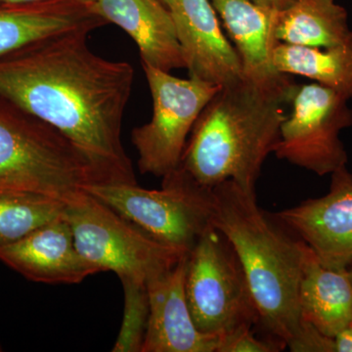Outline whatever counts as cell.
<instances>
[{
  "instance_id": "cell-16",
  "label": "cell",
  "mask_w": 352,
  "mask_h": 352,
  "mask_svg": "<svg viewBox=\"0 0 352 352\" xmlns=\"http://www.w3.org/2000/svg\"><path fill=\"white\" fill-rule=\"evenodd\" d=\"M223 22L242 64L244 78L263 85L287 82L273 64V51L279 41L274 36L276 12L250 0H210Z\"/></svg>"
},
{
  "instance_id": "cell-11",
  "label": "cell",
  "mask_w": 352,
  "mask_h": 352,
  "mask_svg": "<svg viewBox=\"0 0 352 352\" xmlns=\"http://www.w3.org/2000/svg\"><path fill=\"white\" fill-rule=\"evenodd\" d=\"M170 11L190 78L219 87L244 78L239 55L210 0H171Z\"/></svg>"
},
{
  "instance_id": "cell-12",
  "label": "cell",
  "mask_w": 352,
  "mask_h": 352,
  "mask_svg": "<svg viewBox=\"0 0 352 352\" xmlns=\"http://www.w3.org/2000/svg\"><path fill=\"white\" fill-rule=\"evenodd\" d=\"M188 254L146 283L149 318L141 352H217L220 337L201 333L185 296Z\"/></svg>"
},
{
  "instance_id": "cell-13",
  "label": "cell",
  "mask_w": 352,
  "mask_h": 352,
  "mask_svg": "<svg viewBox=\"0 0 352 352\" xmlns=\"http://www.w3.org/2000/svg\"><path fill=\"white\" fill-rule=\"evenodd\" d=\"M0 261L38 283L78 284L98 273L76 249L65 214L17 242L0 247Z\"/></svg>"
},
{
  "instance_id": "cell-17",
  "label": "cell",
  "mask_w": 352,
  "mask_h": 352,
  "mask_svg": "<svg viewBox=\"0 0 352 352\" xmlns=\"http://www.w3.org/2000/svg\"><path fill=\"white\" fill-rule=\"evenodd\" d=\"M302 320L333 338L352 322V277L349 270H333L307 248L300 284Z\"/></svg>"
},
{
  "instance_id": "cell-24",
  "label": "cell",
  "mask_w": 352,
  "mask_h": 352,
  "mask_svg": "<svg viewBox=\"0 0 352 352\" xmlns=\"http://www.w3.org/2000/svg\"><path fill=\"white\" fill-rule=\"evenodd\" d=\"M336 352H352V322L333 337Z\"/></svg>"
},
{
  "instance_id": "cell-2",
  "label": "cell",
  "mask_w": 352,
  "mask_h": 352,
  "mask_svg": "<svg viewBox=\"0 0 352 352\" xmlns=\"http://www.w3.org/2000/svg\"><path fill=\"white\" fill-rule=\"evenodd\" d=\"M296 87L293 78L263 85L245 78L220 87L196 120L178 166L207 188L232 180L254 191Z\"/></svg>"
},
{
  "instance_id": "cell-21",
  "label": "cell",
  "mask_w": 352,
  "mask_h": 352,
  "mask_svg": "<svg viewBox=\"0 0 352 352\" xmlns=\"http://www.w3.org/2000/svg\"><path fill=\"white\" fill-rule=\"evenodd\" d=\"M120 281L124 292V318L112 351L141 352L149 318L147 286L131 279Z\"/></svg>"
},
{
  "instance_id": "cell-20",
  "label": "cell",
  "mask_w": 352,
  "mask_h": 352,
  "mask_svg": "<svg viewBox=\"0 0 352 352\" xmlns=\"http://www.w3.org/2000/svg\"><path fill=\"white\" fill-rule=\"evenodd\" d=\"M65 201L45 194L0 190V247L12 244L64 214Z\"/></svg>"
},
{
  "instance_id": "cell-23",
  "label": "cell",
  "mask_w": 352,
  "mask_h": 352,
  "mask_svg": "<svg viewBox=\"0 0 352 352\" xmlns=\"http://www.w3.org/2000/svg\"><path fill=\"white\" fill-rule=\"evenodd\" d=\"M286 346L293 352H336L333 338L324 335L309 322L302 319L298 332Z\"/></svg>"
},
{
  "instance_id": "cell-27",
  "label": "cell",
  "mask_w": 352,
  "mask_h": 352,
  "mask_svg": "<svg viewBox=\"0 0 352 352\" xmlns=\"http://www.w3.org/2000/svg\"><path fill=\"white\" fill-rule=\"evenodd\" d=\"M160 1H161L162 3H163L164 6H166V7H168V9H170L171 0H160Z\"/></svg>"
},
{
  "instance_id": "cell-10",
  "label": "cell",
  "mask_w": 352,
  "mask_h": 352,
  "mask_svg": "<svg viewBox=\"0 0 352 352\" xmlns=\"http://www.w3.org/2000/svg\"><path fill=\"white\" fill-rule=\"evenodd\" d=\"M324 265L349 270L352 264V175L346 166L332 173L330 191L278 212Z\"/></svg>"
},
{
  "instance_id": "cell-26",
  "label": "cell",
  "mask_w": 352,
  "mask_h": 352,
  "mask_svg": "<svg viewBox=\"0 0 352 352\" xmlns=\"http://www.w3.org/2000/svg\"><path fill=\"white\" fill-rule=\"evenodd\" d=\"M45 1V0H0V4H25V3H36V2ZM80 1L90 2L94 0H80Z\"/></svg>"
},
{
  "instance_id": "cell-29",
  "label": "cell",
  "mask_w": 352,
  "mask_h": 352,
  "mask_svg": "<svg viewBox=\"0 0 352 352\" xmlns=\"http://www.w3.org/2000/svg\"><path fill=\"white\" fill-rule=\"evenodd\" d=\"M0 351H2V346H1V344H0Z\"/></svg>"
},
{
  "instance_id": "cell-15",
  "label": "cell",
  "mask_w": 352,
  "mask_h": 352,
  "mask_svg": "<svg viewBox=\"0 0 352 352\" xmlns=\"http://www.w3.org/2000/svg\"><path fill=\"white\" fill-rule=\"evenodd\" d=\"M108 23L80 0L0 4V56L43 39L75 31L91 32Z\"/></svg>"
},
{
  "instance_id": "cell-28",
  "label": "cell",
  "mask_w": 352,
  "mask_h": 352,
  "mask_svg": "<svg viewBox=\"0 0 352 352\" xmlns=\"http://www.w3.org/2000/svg\"><path fill=\"white\" fill-rule=\"evenodd\" d=\"M349 273H351V277H352V264H351V267H349Z\"/></svg>"
},
{
  "instance_id": "cell-9",
  "label": "cell",
  "mask_w": 352,
  "mask_h": 352,
  "mask_svg": "<svg viewBox=\"0 0 352 352\" xmlns=\"http://www.w3.org/2000/svg\"><path fill=\"white\" fill-rule=\"evenodd\" d=\"M347 101L319 83L298 85L289 102L292 112L280 126L273 153L278 159L319 176L346 166L340 134L352 126Z\"/></svg>"
},
{
  "instance_id": "cell-6",
  "label": "cell",
  "mask_w": 352,
  "mask_h": 352,
  "mask_svg": "<svg viewBox=\"0 0 352 352\" xmlns=\"http://www.w3.org/2000/svg\"><path fill=\"white\" fill-rule=\"evenodd\" d=\"M162 179L160 190L126 183H94L83 191L156 239L188 254L208 227L214 226V192L179 166Z\"/></svg>"
},
{
  "instance_id": "cell-5",
  "label": "cell",
  "mask_w": 352,
  "mask_h": 352,
  "mask_svg": "<svg viewBox=\"0 0 352 352\" xmlns=\"http://www.w3.org/2000/svg\"><path fill=\"white\" fill-rule=\"evenodd\" d=\"M76 249L98 272L147 283L170 270L186 252L153 237L107 205L82 191L65 201Z\"/></svg>"
},
{
  "instance_id": "cell-19",
  "label": "cell",
  "mask_w": 352,
  "mask_h": 352,
  "mask_svg": "<svg viewBox=\"0 0 352 352\" xmlns=\"http://www.w3.org/2000/svg\"><path fill=\"white\" fill-rule=\"evenodd\" d=\"M273 64L279 73L305 76L347 100L352 98V41L330 47L278 43Z\"/></svg>"
},
{
  "instance_id": "cell-18",
  "label": "cell",
  "mask_w": 352,
  "mask_h": 352,
  "mask_svg": "<svg viewBox=\"0 0 352 352\" xmlns=\"http://www.w3.org/2000/svg\"><path fill=\"white\" fill-rule=\"evenodd\" d=\"M274 36L279 43L330 47L352 41L349 16L335 0H294L276 12Z\"/></svg>"
},
{
  "instance_id": "cell-14",
  "label": "cell",
  "mask_w": 352,
  "mask_h": 352,
  "mask_svg": "<svg viewBox=\"0 0 352 352\" xmlns=\"http://www.w3.org/2000/svg\"><path fill=\"white\" fill-rule=\"evenodd\" d=\"M89 6L95 15L133 39L141 63L164 72L185 68L175 21L160 0H94Z\"/></svg>"
},
{
  "instance_id": "cell-3",
  "label": "cell",
  "mask_w": 352,
  "mask_h": 352,
  "mask_svg": "<svg viewBox=\"0 0 352 352\" xmlns=\"http://www.w3.org/2000/svg\"><path fill=\"white\" fill-rule=\"evenodd\" d=\"M212 192L214 226L239 259L259 320L287 344L302 324L298 296L307 245L266 217L254 191L227 180Z\"/></svg>"
},
{
  "instance_id": "cell-4",
  "label": "cell",
  "mask_w": 352,
  "mask_h": 352,
  "mask_svg": "<svg viewBox=\"0 0 352 352\" xmlns=\"http://www.w3.org/2000/svg\"><path fill=\"white\" fill-rule=\"evenodd\" d=\"M103 176L61 132L0 98V190L67 201Z\"/></svg>"
},
{
  "instance_id": "cell-7",
  "label": "cell",
  "mask_w": 352,
  "mask_h": 352,
  "mask_svg": "<svg viewBox=\"0 0 352 352\" xmlns=\"http://www.w3.org/2000/svg\"><path fill=\"white\" fill-rule=\"evenodd\" d=\"M184 288L190 314L201 333L221 338L261 322L239 259L214 226L188 252Z\"/></svg>"
},
{
  "instance_id": "cell-25",
  "label": "cell",
  "mask_w": 352,
  "mask_h": 352,
  "mask_svg": "<svg viewBox=\"0 0 352 352\" xmlns=\"http://www.w3.org/2000/svg\"><path fill=\"white\" fill-rule=\"evenodd\" d=\"M250 1L256 4V6L263 7V8L279 12V11L284 10L287 7L291 6L294 0H250Z\"/></svg>"
},
{
  "instance_id": "cell-1",
  "label": "cell",
  "mask_w": 352,
  "mask_h": 352,
  "mask_svg": "<svg viewBox=\"0 0 352 352\" xmlns=\"http://www.w3.org/2000/svg\"><path fill=\"white\" fill-rule=\"evenodd\" d=\"M89 34H58L0 56V98L61 132L106 182L138 184L122 141L135 73L94 53Z\"/></svg>"
},
{
  "instance_id": "cell-22",
  "label": "cell",
  "mask_w": 352,
  "mask_h": 352,
  "mask_svg": "<svg viewBox=\"0 0 352 352\" xmlns=\"http://www.w3.org/2000/svg\"><path fill=\"white\" fill-rule=\"evenodd\" d=\"M284 346L286 344L282 342L273 344L259 340L252 333V328L242 327L222 336L217 352H276Z\"/></svg>"
},
{
  "instance_id": "cell-8",
  "label": "cell",
  "mask_w": 352,
  "mask_h": 352,
  "mask_svg": "<svg viewBox=\"0 0 352 352\" xmlns=\"http://www.w3.org/2000/svg\"><path fill=\"white\" fill-rule=\"evenodd\" d=\"M142 67L151 91L153 116L131 131V142L140 173L163 178L179 166L196 120L220 87L190 76L176 78L149 65Z\"/></svg>"
}]
</instances>
